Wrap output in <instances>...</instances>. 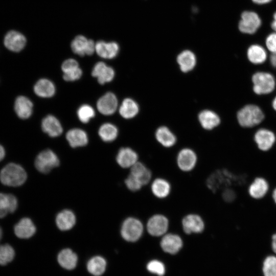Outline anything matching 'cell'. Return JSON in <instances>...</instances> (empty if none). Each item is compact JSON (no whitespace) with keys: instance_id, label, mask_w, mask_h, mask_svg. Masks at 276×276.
I'll use <instances>...</instances> for the list:
<instances>
[{"instance_id":"7dc6e473","label":"cell","mask_w":276,"mask_h":276,"mask_svg":"<svg viewBox=\"0 0 276 276\" xmlns=\"http://www.w3.org/2000/svg\"><path fill=\"white\" fill-rule=\"evenodd\" d=\"M270 62L271 65L276 67V53H272L270 56Z\"/></svg>"},{"instance_id":"7c38bea8","label":"cell","mask_w":276,"mask_h":276,"mask_svg":"<svg viewBox=\"0 0 276 276\" xmlns=\"http://www.w3.org/2000/svg\"><path fill=\"white\" fill-rule=\"evenodd\" d=\"M197 157L195 152L190 148L181 150L177 157V164L182 171L189 172L195 167Z\"/></svg>"},{"instance_id":"83f0119b","label":"cell","mask_w":276,"mask_h":276,"mask_svg":"<svg viewBox=\"0 0 276 276\" xmlns=\"http://www.w3.org/2000/svg\"><path fill=\"white\" fill-rule=\"evenodd\" d=\"M130 174L139 180L143 186L148 184L152 177L150 170L144 164L139 162L130 168Z\"/></svg>"},{"instance_id":"5bb4252c","label":"cell","mask_w":276,"mask_h":276,"mask_svg":"<svg viewBox=\"0 0 276 276\" xmlns=\"http://www.w3.org/2000/svg\"><path fill=\"white\" fill-rule=\"evenodd\" d=\"M275 139V136L271 131L264 128L258 130L254 136L258 148L263 151L270 150L274 144Z\"/></svg>"},{"instance_id":"1f68e13d","label":"cell","mask_w":276,"mask_h":276,"mask_svg":"<svg viewBox=\"0 0 276 276\" xmlns=\"http://www.w3.org/2000/svg\"><path fill=\"white\" fill-rule=\"evenodd\" d=\"M247 56L249 61L255 64H262L267 58L265 50L258 44L250 45L247 50Z\"/></svg>"},{"instance_id":"ac0fdd59","label":"cell","mask_w":276,"mask_h":276,"mask_svg":"<svg viewBox=\"0 0 276 276\" xmlns=\"http://www.w3.org/2000/svg\"><path fill=\"white\" fill-rule=\"evenodd\" d=\"M119 45L116 42H106L101 40L96 43L95 51L103 58L112 59L116 57L119 52Z\"/></svg>"},{"instance_id":"836d02e7","label":"cell","mask_w":276,"mask_h":276,"mask_svg":"<svg viewBox=\"0 0 276 276\" xmlns=\"http://www.w3.org/2000/svg\"><path fill=\"white\" fill-rule=\"evenodd\" d=\"M139 108L137 104L130 98L125 99L119 108L120 115L125 119H131L138 113Z\"/></svg>"},{"instance_id":"f5cc1de1","label":"cell","mask_w":276,"mask_h":276,"mask_svg":"<svg viewBox=\"0 0 276 276\" xmlns=\"http://www.w3.org/2000/svg\"><path fill=\"white\" fill-rule=\"evenodd\" d=\"M272 105L273 108L276 111V97L274 98L272 101Z\"/></svg>"},{"instance_id":"ffe728a7","label":"cell","mask_w":276,"mask_h":276,"mask_svg":"<svg viewBox=\"0 0 276 276\" xmlns=\"http://www.w3.org/2000/svg\"><path fill=\"white\" fill-rule=\"evenodd\" d=\"M41 128L44 132L53 137L60 135L63 131L59 121L53 115H48L43 119Z\"/></svg>"},{"instance_id":"6da1fadb","label":"cell","mask_w":276,"mask_h":276,"mask_svg":"<svg viewBox=\"0 0 276 276\" xmlns=\"http://www.w3.org/2000/svg\"><path fill=\"white\" fill-rule=\"evenodd\" d=\"M243 175L234 174L226 169L218 170L208 178V187L213 192L221 189H225L232 185L242 184L244 181Z\"/></svg>"},{"instance_id":"277c9868","label":"cell","mask_w":276,"mask_h":276,"mask_svg":"<svg viewBox=\"0 0 276 276\" xmlns=\"http://www.w3.org/2000/svg\"><path fill=\"white\" fill-rule=\"evenodd\" d=\"M144 226L142 222L135 217H128L122 223L121 235L128 242L137 241L142 236Z\"/></svg>"},{"instance_id":"f546056e","label":"cell","mask_w":276,"mask_h":276,"mask_svg":"<svg viewBox=\"0 0 276 276\" xmlns=\"http://www.w3.org/2000/svg\"><path fill=\"white\" fill-rule=\"evenodd\" d=\"M177 61L181 71L186 73L194 67L196 62V58L195 54L192 51L185 50L178 55Z\"/></svg>"},{"instance_id":"44dd1931","label":"cell","mask_w":276,"mask_h":276,"mask_svg":"<svg viewBox=\"0 0 276 276\" xmlns=\"http://www.w3.org/2000/svg\"><path fill=\"white\" fill-rule=\"evenodd\" d=\"M14 230L17 237L21 239H28L35 234L36 227L30 218H23L15 224Z\"/></svg>"},{"instance_id":"4316f807","label":"cell","mask_w":276,"mask_h":276,"mask_svg":"<svg viewBox=\"0 0 276 276\" xmlns=\"http://www.w3.org/2000/svg\"><path fill=\"white\" fill-rule=\"evenodd\" d=\"M55 90L54 83L45 78L39 79L34 86V93L38 96L42 98L52 97L54 95Z\"/></svg>"},{"instance_id":"ee69618b","label":"cell","mask_w":276,"mask_h":276,"mask_svg":"<svg viewBox=\"0 0 276 276\" xmlns=\"http://www.w3.org/2000/svg\"><path fill=\"white\" fill-rule=\"evenodd\" d=\"M265 43L268 50L272 53H276V32L270 34L266 37Z\"/></svg>"},{"instance_id":"9a60e30c","label":"cell","mask_w":276,"mask_h":276,"mask_svg":"<svg viewBox=\"0 0 276 276\" xmlns=\"http://www.w3.org/2000/svg\"><path fill=\"white\" fill-rule=\"evenodd\" d=\"M182 244L181 237L177 234L172 233L165 234L160 241L162 249L170 254L178 252L181 248Z\"/></svg>"},{"instance_id":"74e56055","label":"cell","mask_w":276,"mask_h":276,"mask_svg":"<svg viewBox=\"0 0 276 276\" xmlns=\"http://www.w3.org/2000/svg\"><path fill=\"white\" fill-rule=\"evenodd\" d=\"M77 113L78 119L81 122L87 123L91 119L94 117L95 111L90 105L83 104L79 107Z\"/></svg>"},{"instance_id":"e0dca14e","label":"cell","mask_w":276,"mask_h":276,"mask_svg":"<svg viewBox=\"0 0 276 276\" xmlns=\"http://www.w3.org/2000/svg\"><path fill=\"white\" fill-rule=\"evenodd\" d=\"M26 44L25 37L20 33L11 31L5 37L4 44L10 51L19 52Z\"/></svg>"},{"instance_id":"f35d334b","label":"cell","mask_w":276,"mask_h":276,"mask_svg":"<svg viewBox=\"0 0 276 276\" xmlns=\"http://www.w3.org/2000/svg\"><path fill=\"white\" fill-rule=\"evenodd\" d=\"M263 271L264 276H276V257L269 256L265 259Z\"/></svg>"},{"instance_id":"b9f144b4","label":"cell","mask_w":276,"mask_h":276,"mask_svg":"<svg viewBox=\"0 0 276 276\" xmlns=\"http://www.w3.org/2000/svg\"><path fill=\"white\" fill-rule=\"evenodd\" d=\"M82 75V71L79 67L73 71L63 73V78L66 81H74L80 79Z\"/></svg>"},{"instance_id":"9c48e42d","label":"cell","mask_w":276,"mask_h":276,"mask_svg":"<svg viewBox=\"0 0 276 276\" xmlns=\"http://www.w3.org/2000/svg\"><path fill=\"white\" fill-rule=\"evenodd\" d=\"M73 52L79 56L91 55L95 51L96 44L91 39H87L85 36L78 35L71 42Z\"/></svg>"},{"instance_id":"c3c4849f","label":"cell","mask_w":276,"mask_h":276,"mask_svg":"<svg viewBox=\"0 0 276 276\" xmlns=\"http://www.w3.org/2000/svg\"><path fill=\"white\" fill-rule=\"evenodd\" d=\"M273 19L271 24L272 29L276 32V12L273 14Z\"/></svg>"},{"instance_id":"d6a6232c","label":"cell","mask_w":276,"mask_h":276,"mask_svg":"<svg viewBox=\"0 0 276 276\" xmlns=\"http://www.w3.org/2000/svg\"><path fill=\"white\" fill-rule=\"evenodd\" d=\"M157 141L165 147H172L176 143V138L166 127H159L155 133Z\"/></svg>"},{"instance_id":"f6af8a7d","label":"cell","mask_w":276,"mask_h":276,"mask_svg":"<svg viewBox=\"0 0 276 276\" xmlns=\"http://www.w3.org/2000/svg\"><path fill=\"white\" fill-rule=\"evenodd\" d=\"M223 199L227 202H231L235 200L236 197V192L230 188H227L223 190L222 193Z\"/></svg>"},{"instance_id":"30bf717a","label":"cell","mask_w":276,"mask_h":276,"mask_svg":"<svg viewBox=\"0 0 276 276\" xmlns=\"http://www.w3.org/2000/svg\"><path fill=\"white\" fill-rule=\"evenodd\" d=\"M182 227L186 234H198L203 231L205 224L203 220L199 215L190 214L183 218Z\"/></svg>"},{"instance_id":"816d5d0a","label":"cell","mask_w":276,"mask_h":276,"mask_svg":"<svg viewBox=\"0 0 276 276\" xmlns=\"http://www.w3.org/2000/svg\"><path fill=\"white\" fill-rule=\"evenodd\" d=\"M271 196L273 202L276 205V187L273 190Z\"/></svg>"},{"instance_id":"8fae6325","label":"cell","mask_w":276,"mask_h":276,"mask_svg":"<svg viewBox=\"0 0 276 276\" xmlns=\"http://www.w3.org/2000/svg\"><path fill=\"white\" fill-rule=\"evenodd\" d=\"M269 190V184L267 179L263 177H257L248 186L247 192L251 198L259 200L267 194Z\"/></svg>"},{"instance_id":"60d3db41","label":"cell","mask_w":276,"mask_h":276,"mask_svg":"<svg viewBox=\"0 0 276 276\" xmlns=\"http://www.w3.org/2000/svg\"><path fill=\"white\" fill-rule=\"evenodd\" d=\"M125 183L127 188L133 192L140 190L143 186L139 180L130 174L125 179Z\"/></svg>"},{"instance_id":"52a82bcc","label":"cell","mask_w":276,"mask_h":276,"mask_svg":"<svg viewBox=\"0 0 276 276\" xmlns=\"http://www.w3.org/2000/svg\"><path fill=\"white\" fill-rule=\"evenodd\" d=\"M261 25V20L257 13L246 11L241 14L238 27L241 32L252 34L256 33Z\"/></svg>"},{"instance_id":"4dcf8cb0","label":"cell","mask_w":276,"mask_h":276,"mask_svg":"<svg viewBox=\"0 0 276 276\" xmlns=\"http://www.w3.org/2000/svg\"><path fill=\"white\" fill-rule=\"evenodd\" d=\"M198 119L201 126L208 130L217 126L220 122L219 116L214 111L209 110H204L200 112Z\"/></svg>"},{"instance_id":"d590c367","label":"cell","mask_w":276,"mask_h":276,"mask_svg":"<svg viewBox=\"0 0 276 276\" xmlns=\"http://www.w3.org/2000/svg\"><path fill=\"white\" fill-rule=\"evenodd\" d=\"M98 134L103 141L111 142L117 138L118 134V130L114 125L106 123L100 127L98 130Z\"/></svg>"},{"instance_id":"7402d4cb","label":"cell","mask_w":276,"mask_h":276,"mask_svg":"<svg viewBox=\"0 0 276 276\" xmlns=\"http://www.w3.org/2000/svg\"><path fill=\"white\" fill-rule=\"evenodd\" d=\"M33 103L25 96L18 97L15 101L14 109L19 118L22 119L29 118L33 111Z\"/></svg>"},{"instance_id":"d6986e66","label":"cell","mask_w":276,"mask_h":276,"mask_svg":"<svg viewBox=\"0 0 276 276\" xmlns=\"http://www.w3.org/2000/svg\"><path fill=\"white\" fill-rule=\"evenodd\" d=\"M137 153L128 147L121 148L116 157L117 163L123 168H131L137 162Z\"/></svg>"},{"instance_id":"ab89813d","label":"cell","mask_w":276,"mask_h":276,"mask_svg":"<svg viewBox=\"0 0 276 276\" xmlns=\"http://www.w3.org/2000/svg\"><path fill=\"white\" fill-rule=\"evenodd\" d=\"M147 269L151 272L162 276L164 274L165 268L164 264L157 260H152L147 265Z\"/></svg>"},{"instance_id":"3957f363","label":"cell","mask_w":276,"mask_h":276,"mask_svg":"<svg viewBox=\"0 0 276 276\" xmlns=\"http://www.w3.org/2000/svg\"><path fill=\"white\" fill-rule=\"evenodd\" d=\"M237 117L241 126L252 127L259 124L263 121L264 115L258 106L249 104L239 110Z\"/></svg>"},{"instance_id":"5b68a950","label":"cell","mask_w":276,"mask_h":276,"mask_svg":"<svg viewBox=\"0 0 276 276\" xmlns=\"http://www.w3.org/2000/svg\"><path fill=\"white\" fill-rule=\"evenodd\" d=\"M253 90L258 95L268 94L271 93L275 86V80L270 73L259 72L252 77Z\"/></svg>"},{"instance_id":"484cf974","label":"cell","mask_w":276,"mask_h":276,"mask_svg":"<svg viewBox=\"0 0 276 276\" xmlns=\"http://www.w3.org/2000/svg\"><path fill=\"white\" fill-rule=\"evenodd\" d=\"M57 260L62 267L65 269L72 270L76 266L78 257L72 250L65 248L61 250L58 254Z\"/></svg>"},{"instance_id":"8d00e7d4","label":"cell","mask_w":276,"mask_h":276,"mask_svg":"<svg viewBox=\"0 0 276 276\" xmlns=\"http://www.w3.org/2000/svg\"><path fill=\"white\" fill-rule=\"evenodd\" d=\"M15 256L12 247L7 244L0 245V265H5L11 262Z\"/></svg>"},{"instance_id":"cb8c5ba5","label":"cell","mask_w":276,"mask_h":276,"mask_svg":"<svg viewBox=\"0 0 276 276\" xmlns=\"http://www.w3.org/2000/svg\"><path fill=\"white\" fill-rule=\"evenodd\" d=\"M76 216L70 210H64L60 212L56 217V223L58 228L63 231H67L75 225Z\"/></svg>"},{"instance_id":"d4e9b609","label":"cell","mask_w":276,"mask_h":276,"mask_svg":"<svg viewBox=\"0 0 276 276\" xmlns=\"http://www.w3.org/2000/svg\"><path fill=\"white\" fill-rule=\"evenodd\" d=\"M17 207L15 196L11 194L0 193V218L5 217L8 214L13 213Z\"/></svg>"},{"instance_id":"8992f818","label":"cell","mask_w":276,"mask_h":276,"mask_svg":"<svg viewBox=\"0 0 276 276\" xmlns=\"http://www.w3.org/2000/svg\"><path fill=\"white\" fill-rule=\"evenodd\" d=\"M59 165V159L57 155L50 149L41 151L37 156L35 160L36 168L42 173H49Z\"/></svg>"},{"instance_id":"bcb514c9","label":"cell","mask_w":276,"mask_h":276,"mask_svg":"<svg viewBox=\"0 0 276 276\" xmlns=\"http://www.w3.org/2000/svg\"><path fill=\"white\" fill-rule=\"evenodd\" d=\"M271 247L273 251L276 254V232L271 237Z\"/></svg>"},{"instance_id":"e575fe53","label":"cell","mask_w":276,"mask_h":276,"mask_svg":"<svg viewBox=\"0 0 276 276\" xmlns=\"http://www.w3.org/2000/svg\"><path fill=\"white\" fill-rule=\"evenodd\" d=\"M106 261L101 256L91 258L87 262V268L89 273L95 276H100L105 271Z\"/></svg>"},{"instance_id":"2e32d148","label":"cell","mask_w":276,"mask_h":276,"mask_svg":"<svg viewBox=\"0 0 276 276\" xmlns=\"http://www.w3.org/2000/svg\"><path fill=\"white\" fill-rule=\"evenodd\" d=\"M114 70L103 62H98L94 66L91 75L97 78L100 84H104L112 80L114 77Z\"/></svg>"},{"instance_id":"4fadbf2b","label":"cell","mask_w":276,"mask_h":276,"mask_svg":"<svg viewBox=\"0 0 276 276\" xmlns=\"http://www.w3.org/2000/svg\"><path fill=\"white\" fill-rule=\"evenodd\" d=\"M118 107V100L115 95L111 92L106 93L98 100L97 107L104 115H111L115 112Z\"/></svg>"},{"instance_id":"7bdbcfd3","label":"cell","mask_w":276,"mask_h":276,"mask_svg":"<svg viewBox=\"0 0 276 276\" xmlns=\"http://www.w3.org/2000/svg\"><path fill=\"white\" fill-rule=\"evenodd\" d=\"M79 67L78 62L74 59L70 58L63 61L61 65V70L63 73H65Z\"/></svg>"},{"instance_id":"f1b7e54d","label":"cell","mask_w":276,"mask_h":276,"mask_svg":"<svg viewBox=\"0 0 276 276\" xmlns=\"http://www.w3.org/2000/svg\"><path fill=\"white\" fill-rule=\"evenodd\" d=\"M171 185L165 179L157 178L153 180L151 186L152 194L159 199L166 198L171 192Z\"/></svg>"},{"instance_id":"f907efd6","label":"cell","mask_w":276,"mask_h":276,"mask_svg":"<svg viewBox=\"0 0 276 276\" xmlns=\"http://www.w3.org/2000/svg\"><path fill=\"white\" fill-rule=\"evenodd\" d=\"M5 155V152L4 148L2 146L0 145V161H1L4 157Z\"/></svg>"},{"instance_id":"db71d44e","label":"cell","mask_w":276,"mask_h":276,"mask_svg":"<svg viewBox=\"0 0 276 276\" xmlns=\"http://www.w3.org/2000/svg\"><path fill=\"white\" fill-rule=\"evenodd\" d=\"M2 237V229L1 227H0V240Z\"/></svg>"},{"instance_id":"7a4b0ae2","label":"cell","mask_w":276,"mask_h":276,"mask_svg":"<svg viewBox=\"0 0 276 276\" xmlns=\"http://www.w3.org/2000/svg\"><path fill=\"white\" fill-rule=\"evenodd\" d=\"M27 177L24 169L20 165L14 163L8 164L0 172L1 181L8 186H19L25 182Z\"/></svg>"},{"instance_id":"681fc988","label":"cell","mask_w":276,"mask_h":276,"mask_svg":"<svg viewBox=\"0 0 276 276\" xmlns=\"http://www.w3.org/2000/svg\"><path fill=\"white\" fill-rule=\"evenodd\" d=\"M272 0H252L253 2L257 4H265L269 3Z\"/></svg>"},{"instance_id":"ba28073f","label":"cell","mask_w":276,"mask_h":276,"mask_svg":"<svg viewBox=\"0 0 276 276\" xmlns=\"http://www.w3.org/2000/svg\"><path fill=\"white\" fill-rule=\"evenodd\" d=\"M169 226L168 219L165 216L158 214L152 216L146 224L148 233L151 236L159 237L166 234Z\"/></svg>"},{"instance_id":"603a6c76","label":"cell","mask_w":276,"mask_h":276,"mask_svg":"<svg viewBox=\"0 0 276 276\" xmlns=\"http://www.w3.org/2000/svg\"><path fill=\"white\" fill-rule=\"evenodd\" d=\"M66 139L70 145L73 148L83 147L88 143L87 134L85 131L79 128H73L66 134Z\"/></svg>"}]
</instances>
